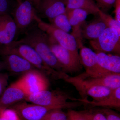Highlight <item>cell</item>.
Wrapping results in <instances>:
<instances>
[{"label":"cell","mask_w":120,"mask_h":120,"mask_svg":"<svg viewBox=\"0 0 120 120\" xmlns=\"http://www.w3.org/2000/svg\"><path fill=\"white\" fill-rule=\"evenodd\" d=\"M4 68H5V66L4 62L0 61V71L2 69Z\"/></svg>","instance_id":"34"},{"label":"cell","mask_w":120,"mask_h":120,"mask_svg":"<svg viewBox=\"0 0 120 120\" xmlns=\"http://www.w3.org/2000/svg\"><path fill=\"white\" fill-rule=\"evenodd\" d=\"M67 17L72 29V35L77 41L79 48L82 45V26L88 15L86 11L80 9H75L66 12Z\"/></svg>","instance_id":"15"},{"label":"cell","mask_w":120,"mask_h":120,"mask_svg":"<svg viewBox=\"0 0 120 120\" xmlns=\"http://www.w3.org/2000/svg\"></svg>","instance_id":"38"},{"label":"cell","mask_w":120,"mask_h":120,"mask_svg":"<svg viewBox=\"0 0 120 120\" xmlns=\"http://www.w3.org/2000/svg\"><path fill=\"white\" fill-rule=\"evenodd\" d=\"M38 15L36 9L30 1L21 0L17 3L11 16L17 26L18 35L23 34L37 23L36 18Z\"/></svg>","instance_id":"4"},{"label":"cell","mask_w":120,"mask_h":120,"mask_svg":"<svg viewBox=\"0 0 120 120\" xmlns=\"http://www.w3.org/2000/svg\"><path fill=\"white\" fill-rule=\"evenodd\" d=\"M65 81L69 83H77L86 85L104 86L112 89L120 87V74L110 73L98 75L86 72L74 77L70 76Z\"/></svg>","instance_id":"7"},{"label":"cell","mask_w":120,"mask_h":120,"mask_svg":"<svg viewBox=\"0 0 120 120\" xmlns=\"http://www.w3.org/2000/svg\"><path fill=\"white\" fill-rule=\"evenodd\" d=\"M0 115L7 120H22L15 110L12 108L2 109L0 112Z\"/></svg>","instance_id":"29"},{"label":"cell","mask_w":120,"mask_h":120,"mask_svg":"<svg viewBox=\"0 0 120 120\" xmlns=\"http://www.w3.org/2000/svg\"><path fill=\"white\" fill-rule=\"evenodd\" d=\"M99 64L105 71L111 73L120 74V57L118 55L107 54L96 52Z\"/></svg>","instance_id":"19"},{"label":"cell","mask_w":120,"mask_h":120,"mask_svg":"<svg viewBox=\"0 0 120 120\" xmlns=\"http://www.w3.org/2000/svg\"><path fill=\"white\" fill-rule=\"evenodd\" d=\"M67 114L68 120H87L79 111L72 109H68Z\"/></svg>","instance_id":"30"},{"label":"cell","mask_w":120,"mask_h":120,"mask_svg":"<svg viewBox=\"0 0 120 120\" xmlns=\"http://www.w3.org/2000/svg\"><path fill=\"white\" fill-rule=\"evenodd\" d=\"M79 101H72L62 105L45 106L37 104L26 103H18L12 109L15 110L22 120H44L48 113L56 109H72L82 106Z\"/></svg>","instance_id":"3"},{"label":"cell","mask_w":120,"mask_h":120,"mask_svg":"<svg viewBox=\"0 0 120 120\" xmlns=\"http://www.w3.org/2000/svg\"><path fill=\"white\" fill-rule=\"evenodd\" d=\"M117 0H94L100 10L105 12L114 7Z\"/></svg>","instance_id":"27"},{"label":"cell","mask_w":120,"mask_h":120,"mask_svg":"<svg viewBox=\"0 0 120 120\" xmlns=\"http://www.w3.org/2000/svg\"><path fill=\"white\" fill-rule=\"evenodd\" d=\"M8 76L6 73H0V95L4 90L8 82Z\"/></svg>","instance_id":"31"},{"label":"cell","mask_w":120,"mask_h":120,"mask_svg":"<svg viewBox=\"0 0 120 120\" xmlns=\"http://www.w3.org/2000/svg\"><path fill=\"white\" fill-rule=\"evenodd\" d=\"M115 19L120 23V0H117L115 6Z\"/></svg>","instance_id":"32"},{"label":"cell","mask_w":120,"mask_h":120,"mask_svg":"<svg viewBox=\"0 0 120 120\" xmlns=\"http://www.w3.org/2000/svg\"><path fill=\"white\" fill-rule=\"evenodd\" d=\"M79 112L87 120H107L96 107Z\"/></svg>","instance_id":"23"},{"label":"cell","mask_w":120,"mask_h":120,"mask_svg":"<svg viewBox=\"0 0 120 120\" xmlns=\"http://www.w3.org/2000/svg\"><path fill=\"white\" fill-rule=\"evenodd\" d=\"M0 54L3 55L13 54L26 60L44 75L55 79L65 80L69 76L67 73L53 69L46 64L38 53L29 45L15 41L8 45L0 46Z\"/></svg>","instance_id":"1"},{"label":"cell","mask_w":120,"mask_h":120,"mask_svg":"<svg viewBox=\"0 0 120 120\" xmlns=\"http://www.w3.org/2000/svg\"><path fill=\"white\" fill-rule=\"evenodd\" d=\"M15 0L17 2V3H18L21 1L20 0Z\"/></svg>","instance_id":"36"},{"label":"cell","mask_w":120,"mask_h":120,"mask_svg":"<svg viewBox=\"0 0 120 120\" xmlns=\"http://www.w3.org/2000/svg\"><path fill=\"white\" fill-rule=\"evenodd\" d=\"M27 96L47 90L49 82L45 75L37 69L29 71L15 82Z\"/></svg>","instance_id":"10"},{"label":"cell","mask_w":120,"mask_h":120,"mask_svg":"<svg viewBox=\"0 0 120 120\" xmlns=\"http://www.w3.org/2000/svg\"><path fill=\"white\" fill-rule=\"evenodd\" d=\"M26 0L28 1H30L31 3H32V4L34 5L36 10L38 8V7L39 4V2H40V0Z\"/></svg>","instance_id":"33"},{"label":"cell","mask_w":120,"mask_h":120,"mask_svg":"<svg viewBox=\"0 0 120 120\" xmlns=\"http://www.w3.org/2000/svg\"><path fill=\"white\" fill-rule=\"evenodd\" d=\"M79 49L80 59L82 66L86 70L85 72L90 75H98L111 73L105 71L100 66L95 52L83 45Z\"/></svg>","instance_id":"11"},{"label":"cell","mask_w":120,"mask_h":120,"mask_svg":"<svg viewBox=\"0 0 120 120\" xmlns=\"http://www.w3.org/2000/svg\"><path fill=\"white\" fill-rule=\"evenodd\" d=\"M80 99L72 97L68 92L64 91L57 90L50 91L45 90L28 95L25 99L32 103L51 106L66 105L69 102L68 101L69 100L80 101Z\"/></svg>","instance_id":"6"},{"label":"cell","mask_w":120,"mask_h":120,"mask_svg":"<svg viewBox=\"0 0 120 120\" xmlns=\"http://www.w3.org/2000/svg\"><path fill=\"white\" fill-rule=\"evenodd\" d=\"M27 95L19 86L14 83L10 85L3 92L0 98V106L7 108L23 99Z\"/></svg>","instance_id":"17"},{"label":"cell","mask_w":120,"mask_h":120,"mask_svg":"<svg viewBox=\"0 0 120 120\" xmlns=\"http://www.w3.org/2000/svg\"><path fill=\"white\" fill-rule=\"evenodd\" d=\"M18 36L17 26L10 15H0V45H8Z\"/></svg>","instance_id":"13"},{"label":"cell","mask_w":120,"mask_h":120,"mask_svg":"<svg viewBox=\"0 0 120 120\" xmlns=\"http://www.w3.org/2000/svg\"><path fill=\"white\" fill-rule=\"evenodd\" d=\"M44 120H68L67 113L62 109H56L52 110L47 114Z\"/></svg>","instance_id":"25"},{"label":"cell","mask_w":120,"mask_h":120,"mask_svg":"<svg viewBox=\"0 0 120 120\" xmlns=\"http://www.w3.org/2000/svg\"><path fill=\"white\" fill-rule=\"evenodd\" d=\"M16 4H14L10 0H0V15H11Z\"/></svg>","instance_id":"26"},{"label":"cell","mask_w":120,"mask_h":120,"mask_svg":"<svg viewBox=\"0 0 120 120\" xmlns=\"http://www.w3.org/2000/svg\"><path fill=\"white\" fill-rule=\"evenodd\" d=\"M0 120H7V119H5L4 117L0 115Z\"/></svg>","instance_id":"35"},{"label":"cell","mask_w":120,"mask_h":120,"mask_svg":"<svg viewBox=\"0 0 120 120\" xmlns=\"http://www.w3.org/2000/svg\"><path fill=\"white\" fill-rule=\"evenodd\" d=\"M66 12L75 9L86 11L88 15L98 16L100 11L94 0H64Z\"/></svg>","instance_id":"21"},{"label":"cell","mask_w":120,"mask_h":120,"mask_svg":"<svg viewBox=\"0 0 120 120\" xmlns=\"http://www.w3.org/2000/svg\"><path fill=\"white\" fill-rule=\"evenodd\" d=\"M49 37L50 49L61 65L65 73H75L81 71L83 66L79 56L62 47L49 35Z\"/></svg>","instance_id":"5"},{"label":"cell","mask_w":120,"mask_h":120,"mask_svg":"<svg viewBox=\"0 0 120 120\" xmlns=\"http://www.w3.org/2000/svg\"><path fill=\"white\" fill-rule=\"evenodd\" d=\"M50 22L51 24L56 28L68 33L72 28L66 13L58 15Z\"/></svg>","instance_id":"22"},{"label":"cell","mask_w":120,"mask_h":120,"mask_svg":"<svg viewBox=\"0 0 120 120\" xmlns=\"http://www.w3.org/2000/svg\"><path fill=\"white\" fill-rule=\"evenodd\" d=\"M90 42L95 52L112 53L120 56V34L114 28L107 27L98 38Z\"/></svg>","instance_id":"9"},{"label":"cell","mask_w":120,"mask_h":120,"mask_svg":"<svg viewBox=\"0 0 120 120\" xmlns=\"http://www.w3.org/2000/svg\"><path fill=\"white\" fill-rule=\"evenodd\" d=\"M37 11L41 17L50 21L58 15L66 13L65 5L64 0H40Z\"/></svg>","instance_id":"12"},{"label":"cell","mask_w":120,"mask_h":120,"mask_svg":"<svg viewBox=\"0 0 120 120\" xmlns=\"http://www.w3.org/2000/svg\"><path fill=\"white\" fill-rule=\"evenodd\" d=\"M97 108L105 116L107 120H120V114L112 109L102 107Z\"/></svg>","instance_id":"28"},{"label":"cell","mask_w":120,"mask_h":120,"mask_svg":"<svg viewBox=\"0 0 120 120\" xmlns=\"http://www.w3.org/2000/svg\"><path fill=\"white\" fill-rule=\"evenodd\" d=\"M36 21L38 27L57 43L77 56H79L77 41L73 35L56 28L51 23L44 22L38 15L36 17Z\"/></svg>","instance_id":"8"},{"label":"cell","mask_w":120,"mask_h":120,"mask_svg":"<svg viewBox=\"0 0 120 120\" xmlns=\"http://www.w3.org/2000/svg\"><path fill=\"white\" fill-rule=\"evenodd\" d=\"M4 109V108H2V107H1L0 106V112L1 110L2 109Z\"/></svg>","instance_id":"37"},{"label":"cell","mask_w":120,"mask_h":120,"mask_svg":"<svg viewBox=\"0 0 120 120\" xmlns=\"http://www.w3.org/2000/svg\"><path fill=\"white\" fill-rule=\"evenodd\" d=\"M71 84L77 90L82 99H87V98L88 96L95 101H101L107 98L114 90L102 86H90L77 83Z\"/></svg>","instance_id":"14"},{"label":"cell","mask_w":120,"mask_h":120,"mask_svg":"<svg viewBox=\"0 0 120 120\" xmlns=\"http://www.w3.org/2000/svg\"><path fill=\"white\" fill-rule=\"evenodd\" d=\"M98 15L104 20L108 27L114 28L120 34V23L111 16L100 10Z\"/></svg>","instance_id":"24"},{"label":"cell","mask_w":120,"mask_h":120,"mask_svg":"<svg viewBox=\"0 0 120 120\" xmlns=\"http://www.w3.org/2000/svg\"><path fill=\"white\" fill-rule=\"evenodd\" d=\"M84 105L87 106L89 108L102 107L120 109V87L114 89L112 93L108 97L101 101H90L87 99H82Z\"/></svg>","instance_id":"18"},{"label":"cell","mask_w":120,"mask_h":120,"mask_svg":"<svg viewBox=\"0 0 120 120\" xmlns=\"http://www.w3.org/2000/svg\"><path fill=\"white\" fill-rule=\"evenodd\" d=\"M3 56H4L5 68H7L11 72L23 74L37 69L27 61L18 55L9 54Z\"/></svg>","instance_id":"16"},{"label":"cell","mask_w":120,"mask_h":120,"mask_svg":"<svg viewBox=\"0 0 120 120\" xmlns=\"http://www.w3.org/2000/svg\"><path fill=\"white\" fill-rule=\"evenodd\" d=\"M98 16L82 29V36L83 38L90 41L96 39L108 27L104 20L98 15Z\"/></svg>","instance_id":"20"},{"label":"cell","mask_w":120,"mask_h":120,"mask_svg":"<svg viewBox=\"0 0 120 120\" xmlns=\"http://www.w3.org/2000/svg\"><path fill=\"white\" fill-rule=\"evenodd\" d=\"M23 34V38L18 41L33 48L50 67L58 71L64 72L61 65L50 49L49 35L38 27L37 23Z\"/></svg>","instance_id":"2"}]
</instances>
